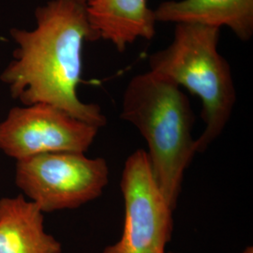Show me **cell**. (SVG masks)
I'll return each mask as SVG.
<instances>
[{"instance_id": "cell-1", "label": "cell", "mask_w": 253, "mask_h": 253, "mask_svg": "<svg viewBox=\"0 0 253 253\" xmlns=\"http://www.w3.org/2000/svg\"><path fill=\"white\" fill-rule=\"evenodd\" d=\"M35 18L32 30H10L18 48L1 80L25 106L49 104L99 128L105 126L107 118L100 105L84 103L77 95L83 46L99 40L91 27L86 4L50 0L37 8Z\"/></svg>"}, {"instance_id": "cell-2", "label": "cell", "mask_w": 253, "mask_h": 253, "mask_svg": "<svg viewBox=\"0 0 253 253\" xmlns=\"http://www.w3.org/2000/svg\"><path fill=\"white\" fill-rule=\"evenodd\" d=\"M120 118L144 137L154 177L175 210L185 172L196 154L195 118L189 98L175 83L148 71L128 82Z\"/></svg>"}, {"instance_id": "cell-3", "label": "cell", "mask_w": 253, "mask_h": 253, "mask_svg": "<svg viewBox=\"0 0 253 253\" xmlns=\"http://www.w3.org/2000/svg\"><path fill=\"white\" fill-rule=\"evenodd\" d=\"M220 29L197 24H176L170 45L149 56L151 72L183 86L202 101L203 133L196 153L207 151L222 133L236 102L231 67L218 52Z\"/></svg>"}, {"instance_id": "cell-4", "label": "cell", "mask_w": 253, "mask_h": 253, "mask_svg": "<svg viewBox=\"0 0 253 253\" xmlns=\"http://www.w3.org/2000/svg\"><path fill=\"white\" fill-rule=\"evenodd\" d=\"M103 158L79 152L37 155L17 161L15 181L42 213L75 209L101 196L108 185Z\"/></svg>"}, {"instance_id": "cell-5", "label": "cell", "mask_w": 253, "mask_h": 253, "mask_svg": "<svg viewBox=\"0 0 253 253\" xmlns=\"http://www.w3.org/2000/svg\"><path fill=\"white\" fill-rule=\"evenodd\" d=\"M120 190L125 206L123 232L117 243L101 253H166L174 210L154 177L145 150H135L126 159Z\"/></svg>"}, {"instance_id": "cell-6", "label": "cell", "mask_w": 253, "mask_h": 253, "mask_svg": "<svg viewBox=\"0 0 253 253\" xmlns=\"http://www.w3.org/2000/svg\"><path fill=\"white\" fill-rule=\"evenodd\" d=\"M99 129L49 104L15 107L0 123V149L17 161L42 154L84 153Z\"/></svg>"}, {"instance_id": "cell-7", "label": "cell", "mask_w": 253, "mask_h": 253, "mask_svg": "<svg viewBox=\"0 0 253 253\" xmlns=\"http://www.w3.org/2000/svg\"><path fill=\"white\" fill-rule=\"evenodd\" d=\"M154 15L157 23L227 27L242 42L253 36V0H169Z\"/></svg>"}, {"instance_id": "cell-8", "label": "cell", "mask_w": 253, "mask_h": 253, "mask_svg": "<svg viewBox=\"0 0 253 253\" xmlns=\"http://www.w3.org/2000/svg\"><path fill=\"white\" fill-rule=\"evenodd\" d=\"M86 10L98 39L108 41L120 53L137 40L150 41L156 34L154 9L147 0H92Z\"/></svg>"}, {"instance_id": "cell-9", "label": "cell", "mask_w": 253, "mask_h": 253, "mask_svg": "<svg viewBox=\"0 0 253 253\" xmlns=\"http://www.w3.org/2000/svg\"><path fill=\"white\" fill-rule=\"evenodd\" d=\"M43 213L24 197L0 200V253H61L62 246L47 234Z\"/></svg>"}, {"instance_id": "cell-10", "label": "cell", "mask_w": 253, "mask_h": 253, "mask_svg": "<svg viewBox=\"0 0 253 253\" xmlns=\"http://www.w3.org/2000/svg\"><path fill=\"white\" fill-rule=\"evenodd\" d=\"M242 253H253V248L252 246H249L245 249Z\"/></svg>"}, {"instance_id": "cell-11", "label": "cell", "mask_w": 253, "mask_h": 253, "mask_svg": "<svg viewBox=\"0 0 253 253\" xmlns=\"http://www.w3.org/2000/svg\"><path fill=\"white\" fill-rule=\"evenodd\" d=\"M78 1H80V2H82V3H84V4H88L90 1H92V0H78Z\"/></svg>"}, {"instance_id": "cell-12", "label": "cell", "mask_w": 253, "mask_h": 253, "mask_svg": "<svg viewBox=\"0 0 253 253\" xmlns=\"http://www.w3.org/2000/svg\"></svg>"}]
</instances>
